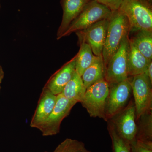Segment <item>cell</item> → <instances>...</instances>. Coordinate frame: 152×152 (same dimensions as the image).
<instances>
[{
    "mask_svg": "<svg viewBox=\"0 0 152 152\" xmlns=\"http://www.w3.org/2000/svg\"><path fill=\"white\" fill-rule=\"evenodd\" d=\"M80 50L76 55V72L81 76L83 73L94 62L96 56L93 53L90 46L85 42L80 43Z\"/></svg>",
    "mask_w": 152,
    "mask_h": 152,
    "instance_id": "cell-18",
    "label": "cell"
},
{
    "mask_svg": "<svg viewBox=\"0 0 152 152\" xmlns=\"http://www.w3.org/2000/svg\"><path fill=\"white\" fill-rule=\"evenodd\" d=\"M81 77L86 89L93 84L105 79V67L102 56H96L94 62Z\"/></svg>",
    "mask_w": 152,
    "mask_h": 152,
    "instance_id": "cell-15",
    "label": "cell"
},
{
    "mask_svg": "<svg viewBox=\"0 0 152 152\" xmlns=\"http://www.w3.org/2000/svg\"></svg>",
    "mask_w": 152,
    "mask_h": 152,
    "instance_id": "cell-28",
    "label": "cell"
},
{
    "mask_svg": "<svg viewBox=\"0 0 152 152\" xmlns=\"http://www.w3.org/2000/svg\"><path fill=\"white\" fill-rule=\"evenodd\" d=\"M107 130L111 139L113 152H132L131 145L119 135L110 121H107Z\"/></svg>",
    "mask_w": 152,
    "mask_h": 152,
    "instance_id": "cell-20",
    "label": "cell"
},
{
    "mask_svg": "<svg viewBox=\"0 0 152 152\" xmlns=\"http://www.w3.org/2000/svg\"><path fill=\"white\" fill-rule=\"evenodd\" d=\"M129 50V36L123 39L119 48L112 57L105 69V79L109 84L129 78L128 56Z\"/></svg>",
    "mask_w": 152,
    "mask_h": 152,
    "instance_id": "cell-6",
    "label": "cell"
},
{
    "mask_svg": "<svg viewBox=\"0 0 152 152\" xmlns=\"http://www.w3.org/2000/svg\"><path fill=\"white\" fill-rule=\"evenodd\" d=\"M137 125L136 141L152 142V111L137 119Z\"/></svg>",
    "mask_w": 152,
    "mask_h": 152,
    "instance_id": "cell-17",
    "label": "cell"
},
{
    "mask_svg": "<svg viewBox=\"0 0 152 152\" xmlns=\"http://www.w3.org/2000/svg\"><path fill=\"white\" fill-rule=\"evenodd\" d=\"M109 19H104L82 31L76 32L80 43L85 42L91 47L97 56H102L109 23Z\"/></svg>",
    "mask_w": 152,
    "mask_h": 152,
    "instance_id": "cell-10",
    "label": "cell"
},
{
    "mask_svg": "<svg viewBox=\"0 0 152 152\" xmlns=\"http://www.w3.org/2000/svg\"><path fill=\"white\" fill-rule=\"evenodd\" d=\"M118 10L126 17L130 32L152 31V9L137 0H124Z\"/></svg>",
    "mask_w": 152,
    "mask_h": 152,
    "instance_id": "cell-2",
    "label": "cell"
},
{
    "mask_svg": "<svg viewBox=\"0 0 152 152\" xmlns=\"http://www.w3.org/2000/svg\"><path fill=\"white\" fill-rule=\"evenodd\" d=\"M86 90L81 77L76 72L61 94L69 100L77 103L81 102Z\"/></svg>",
    "mask_w": 152,
    "mask_h": 152,
    "instance_id": "cell-16",
    "label": "cell"
},
{
    "mask_svg": "<svg viewBox=\"0 0 152 152\" xmlns=\"http://www.w3.org/2000/svg\"><path fill=\"white\" fill-rule=\"evenodd\" d=\"M4 77V72L2 68L0 65V84H1Z\"/></svg>",
    "mask_w": 152,
    "mask_h": 152,
    "instance_id": "cell-26",
    "label": "cell"
},
{
    "mask_svg": "<svg viewBox=\"0 0 152 152\" xmlns=\"http://www.w3.org/2000/svg\"><path fill=\"white\" fill-rule=\"evenodd\" d=\"M56 100L57 96L44 88L31 120V127L39 129L53 110Z\"/></svg>",
    "mask_w": 152,
    "mask_h": 152,
    "instance_id": "cell-11",
    "label": "cell"
},
{
    "mask_svg": "<svg viewBox=\"0 0 152 152\" xmlns=\"http://www.w3.org/2000/svg\"><path fill=\"white\" fill-rule=\"evenodd\" d=\"M112 13L113 12L106 6L96 0H91L80 15L72 22L62 38L85 29L102 20L110 19Z\"/></svg>",
    "mask_w": 152,
    "mask_h": 152,
    "instance_id": "cell-3",
    "label": "cell"
},
{
    "mask_svg": "<svg viewBox=\"0 0 152 152\" xmlns=\"http://www.w3.org/2000/svg\"><path fill=\"white\" fill-rule=\"evenodd\" d=\"M130 26L126 17L118 10L113 12L109 23L102 56L105 69L124 39L129 36Z\"/></svg>",
    "mask_w": 152,
    "mask_h": 152,
    "instance_id": "cell-1",
    "label": "cell"
},
{
    "mask_svg": "<svg viewBox=\"0 0 152 152\" xmlns=\"http://www.w3.org/2000/svg\"><path fill=\"white\" fill-rule=\"evenodd\" d=\"M137 1L147 6L148 7L152 9V0H137Z\"/></svg>",
    "mask_w": 152,
    "mask_h": 152,
    "instance_id": "cell-25",
    "label": "cell"
},
{
    "mask_svg": "<svg viewBox=\"0 0 152 152\" xmlns=\"http://www.w3.org/2000/svg\"><path fill=\"white\" fill-rule=\"evenodd\" d=\"M91 0H62V20L57 32V39H61L72 22L81 12Z\"/></svg>",
    "mask_w": 152,
    "mask_h": 152,
    "instance_id": "cell-13",
    "label": "cell"
},
{
    "mask_svg": "<svg viewBox=\"0 0 152 152\" xmlns=\"http://www.w3.org/2000/svg\"><path fill=\"white\" fill-rule=\"evenodd\" d=\"M77 103L69 100L61 94L57 96V100L50 115L39 129L43 136L56 135L60 132L61 124L69 115Z\"/></svg>",
    "mask_w": 152,
    "mask_h": 152,
    "instance_id": "cell-9",
    "label": "cell"
},
{
    "mask_svg": "<svg viewBox=\"0 0 152 152\" xmlns=\"http://www.w3.org/2000/svg\"><path fill=\"white\" fill-rule=\"evenodd\" d=\"M0 85H1V84H0ZM1 86H0V91H1Z\"/></svg>",
    "mask_w": 152,
    "mask_h": 152,
    "instance_id": "cell-27",
    "label": "cell"
},
{
    "mask_svg": "<svg viewBox=\"0 0 152 152\" xmlns=\"http://www.w3.org/2000/svg\"><path fill=\"white\" fill-rule=\"evenodd\" d=\"M109 90V83L104 79L93 84L86 90L80 103L90 116L97 117L105 121V107Z\"/></svg>",
    "mask_w": 152,
    "mask_h": 152,
    "instance_id": "cell-5",
    "label": "cell"
},
{
    "mask_svg": "<svg viewBox=\"0 0 152 152\" xmlns=\"http://www.w3.org/2000/svg\"><path fill=\"white\" fill-rule=\"evenodd\" d=\"M109 121L113 124L119 135L125 141L131 145L136 142L137 116L133 99H131L124 110Z\"/></svg>",
    "mask_w": 152,
    "mask_h": 152,
    "instance_id": "cell-8",
    "label": "cell"
},
{
    "mask_svg": "<svg viewBox=\"0 0 152 152\" xmlns=\"http://www.w3.org/2000/svg\"><path fill=\"white\" fill-rule=\"evenodd\" d=\"M138 50L148 59H152V31H140L130 39Z\"/></svg>",
    "mask_w": 152,
    "mask_h": 152,
    "instance_id": "cell-19",
    "label": "cell"
},
{
    "mask_svg": "<svg viewBox=\"0 0 152 152\" xmlns=\"http://www.w3.org/2000/svg\"><path fill=\"white\" fill-rule=\"evenodd\" d=\"M145 74L148 76L151 83H152V61L150 63Z\"/></svg>",
    "mask_w": 152,
    "mask_h": 152,
    "instance_id": "cell-24",
    "label": "cell"
},
{
    "mask_svg": "<svg viewBox=\"0 0 152 152\" xmlns=\"http://www.w3.org/2000/svg\"><path fill=\"white\" fill-rule=\"evenodd\" d=\"M88 151L83 142L67 138L61 142L53 152H88Z\"/></svg>",
    "mask_w": 152,
    "mask_h": 152,
    "instance_id": "cell-21",
    "label": "cell"
},
{
    "mask_svg": "<svg viewBox=\"0 0 152 152\" xmlns=\"http://www.w3.org/2000/svg\"><path fill=\"white\" fill-rule=\"evenodd\" d=\"M76 56L56 73L45 88L56 96L61 94L76 72Z\"/></svg>",
    "mask_w": 152,
    "mask_h": 152,
    "instance_id": "cell-12",
    "label": "cell"
},
{
    "mask_svg": "<svg viewBox=\"0 0 152 152\" xmlns=\"http://www.w3.org/2000/svg\"><path fill=\"white\" fill-rule=\"evenodd\" d=\"M137 119L152 111V83L145 73L130 77Z\"/></svg>",
    "mask_w": 152,
    "mask_h": 152,
    "instance_id": "cell-7",
    "label": "cell"
},
{
    "mask_svg": "<svg viewBox=\"0 0 152 152\" xmlns=\"http://www.w3.org/2000/svg\"><path fill=\"white\" fill-rule=\"evenodd\" d=\"M151 61L139 51L129 39L128 64L129 77L145 73Z\"/></svg>",
    "mask_w": 152,
    "mask_h": 152,
    "instance_id": "cell-14",
    "label": "cell"
},
{
    "mask_svg": "<svg viewBox=\"0 0 152 152\" xmlns=\"http://www.w3.org/2000/svg\"><path fill=\"white\" fill-rule=\"evenodd\" d=\"M132 95L129 78L109 84L105 107V121H107L127 106Z\"/></svg>",
    "mask_w": 152,
    "mask_h": 152,
    "instance_id": "cell-4",
    "label": "cell"
},
{
    "mask_svg": "<svg viewBox=\"0 0 152 152\" xmlns=\"http://www.w3.org/2000/svg\"><path fill=\"white\" fill-rule=\"evenodd\" d=\"M131 148L132 152H152V142L136 141Z\"/></svg>",
    "mask_w": 152,
    "mask_h": 152,
    "instance_id": "cell-22",
    "label": "cell"
},
{
    "mask_svg": "<svg viewBox=\"0 0 152 152\" xmlns=\"http://www.w3.org/2000/svg\"><path fill=\"white\" fill-rule=\"evenodd\" d=\"M98 2L106 6L112 12L118 10L124 0H96Z\"/></svg>",
    "mask_w": 152,
    "mask_h": 152,
    "instance_id": "cell-23",
    "label": "cell"
}]
</instances>
